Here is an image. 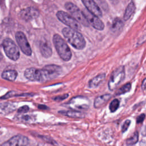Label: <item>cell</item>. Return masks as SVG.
Here are the masks:
<instances>
[{
	"label": "cell",
	"instance_id": "cell-1",
	"mask_svg": "<svg viewBox=\"0 0 146 146\" xmlns=\"http://www.w3.org/2000/svg\"><path fill=\"white\" fill-rule=\"evenodd\" d=\"M62 72L60 66L48 64L42 69L29 68L26 69L24 75L27 79L34 82H45L58 77Z\"/></svg>",
	"mask_w": 146,
	"mask_h": 146
},
{
	"label": "cell",
	"instance_id": "cell-2",
	"mask_svg": "<svg viewBox=\"0 0 146 146\" xmlns=\"http://www.w3.org/2000/svg\"><path fill=\"white\" fill-rule=\"evenodd\" d=\"M62 34L67 41L77 50L83 49L86 44L84 36L81 33L75 29L64 27L62 30Z\"/></svg>",
	"mask_w": 146,
	"mask_h": 146
},
{
	"label": "cell",
	"instance_id": "cell-3",
	"mask_svg": "<svg viewBox=\"0 0 146 146\" xmlns=\"http://www.w3.org/2000/svg\"><path fill=\"white\" fill-rule=\"evenodd\" d=\"M52 42L60 58L64 61H68L72 57V52L65 40L58 34H54Z\"/></svg>",
	"mask_w": 146,
	"mask_h": 146
},
{
	"label": "cell",
	"instance_id": "cell-4",
	"mask_svg": "<svg viewBox=\"0 0 146 146\" xmlns=\"http://www.w3.org/2000/svg\"><path fill=\"white\" fill-rule=\"evenodd\" d=\"M2 46L6 55L10 59L16 61L19 58L20 52L19 48L12 39L10 38L5 39L2 43Z\"/></svg>",
	"mask_w": 146,
	"mask_h": 146
},
{
	"label": "cell",
	"instance_id": "cell-5",
	"mask_svg": "<svg viewBox=\"0 0 146 146\" xmlns=\"http://www.w3.org/2000/svg\"><path fill=\"white\" fill-rule=\"evenodd\" d=\"M64 7L70 14L81 25L84 26H89L90 23L85 15L77 6L71 2H68L64 4Z\"/></svg>",
	"mask_w": 146,
	"mask_h": 146
},
{
	"label": "cell",
	"instance_id": "cell-6",
	"mask_svg": "<svg viewBox=\"0 0 146 146\" xmlns=\"http://www.w3.org/2000/svg\"><path fill=\"white\" fill-rule=\"evenodd\" d=\"M125 77V69L124 66H120L115 69L111 74L110 78L108 87L110 90H115Z\"/></svg>",
	"mask_w": 146,
	"mask_h": 146
},
{
	"label": "cell",
	"instance_id": "cell-7",
	"mask_svg": "<svg viewBox=\"0 0 146 146\" xmlns=\"http://www.w3.org/2000/svg\"><path fill=\"white\" fill-rule=\"evenodd\" d=\"M57 18L68 27L80 30L81 29L80 23L76 21L72 15L63 11H59L56 13Z\"/></svg>",
	"mask_w": 146,
	"mask_h": 146
},
{
	"label": "cell",
	"instance_id": "cell-8",
	"mask_svg": "<svg viewBox=\"0 0 146 146\" xmlns=\"http://www.w3.org/2000/svg\"><path fill=\"white\" fill-rule=\"evenodd\" d=\"M15 39L23 54L27 56L31 55L32 50L25 34L22 31H17L15 33Z\"/></svg>",
	"mask_w": 146,
	"mask_h": 146
},
{
	"label": "cell",
	"instance_id": "cell-9",
	"mask_svg": "<svg viewBox=\"0 0 146 146\" xmlns=\"http://www.w3.org/2000/svg\"><path fill=\"white\" fill-rule=\"evenodd\" d=\"M89 104L90 102L88 99L83 96L75 97L68 103L69 108L75 111L86 110L89 107Z\"/></svg>",
	"mask_w": 146,
	"mask_h": 146
},
{
	"label": "cell",
	"instance_id": "cell-10",
	"mask_svg": "<svg viewBox=\"0 0 146 146\" xmlns=\"http://www.w3.org/2000/svg\"><path fill=\"white\" fill-rule=\"evenodd\" d=\"M29 139L23 135H17L1 144V146H26L29 144Z\"/></svg>",
	"mask_w": 146,
	"mask_h": 146
},
{
	"label": "cell",
	"instance_id": "cell-11",
	"mask_svg": "<svg viewBox=\"0 0 146 146\" xmlns=\"http://www.w3.org/2000/svg\"><path fill=\"white\" fill-rule=\"evenodd\" d=\"M83 12L87 19L89 23L91 24L94 29L100 31L104 29V25L100 19L99 17L91 14L88 10H84Z\"/></svg>",
	"mask_w": 146,
	"mask_h": 146
},
{
	"label": "cell",
	"instance_id": "cell-12",
	"mask_svg": "<svg viewBox=\"0 0 146 146\" xmlns=\"http://www.w3.org/2000/svg\"><path fill=\"white\" fill-rule=\"evenodd\" d=\"M84 6L90 13L98 17H101L103 15L102 11L94 0H81Z\"/></svg>",
	"mask_w": 146,
	"mask_h": 146
},
{
	"label": "cell",
	"instance_id": "cell-13",
	"mask_svg": "<svg viewBox=\"0 0 146 146\" xmlns=\"http://www.w3.org/2000/svg\"><path fill=\"white\" fill-rule=\"evenodd\" d=\"M38 15V11L33 8L29 7L23 10L21 12V17L25 20H29L36 17Z\"/></svg>",
	"mask_w": 146,
	"mask_h": 146
},
{
	"label": "cell",
	"instance_id": "cell-14",
	"mask_svg": "<svg viewBox=\"0 0 146 146\" xmlns=\"http://www.w3.org/2000/svg\"><path fill=\"white\" fill-rule=\"evenodd\" d=\"M111 95L110 94H104L100 96H98L97 98H95L94 103V107L96 108H100L103 104L106 103L108 100L111 98Z\"/></svg>",
	"mask_w": 146,
	"mask_h": 146
},
{
	"label": "cell",
	"instance_id": "cell-15",
	"mask_svg": "<svg viewBox=\"0 0 146 146\" xmlns=\"http://www.w3.org/2000/svg\"><path fill=\"white\" fill-rule=\"evenodd\" d=\"M106 74L102 73L99 74L96 76H95L91 79L88 82V87L90 88H95L98 87L105 79Z\"/></svg>",
	"mask_w": 146,
	"mask_h": 146
},
{
	"label": "cell",
	"instance_id": "cell-16",
	"mask_svg": "<svg viewBox=\"0 0 146 146\" xmlns=\"http://www.w3.org/2000/svg\"><path fill=\"white\" fill-rule=\"evenodd\" d=\"M40 50L41 54L44 58H48L52 55V49L47 42H42L40 44Z\"/></svg>",
	"mask_w": 146,
	"mask_h": 146
},
{
	"label": "cell",
	"instance_id": "cell-17",
	"mask_svg": "<svg viewBox=\"0 0 146 146\" xmlns=\"http://www.w3.org/2000/svg\"><path fill=\"white\" fill-rule=\"evenodd\" d=\"M17 72L14 70L3 71L1 74V76L3 79L9 81L15 80L17 77Z\"/></svg>",
	"mask_w": 146,
	"mask_h": 146
},
{
	"label": "cell",
	"instance_id": "cell-18",
	"mask_svg": "<svg viewBox=\"0 0 146 146\" xmlns=\"http://www.w3.org/2000/svg\"><path fill=\"white\" fill-rule=\"evenodd\" d=\"M135 10V3L131 1L127 6L126 9L125 10L123 19L124 21H127L130 18L131 15L133 14Z\"/></svg>",
	"mask_w": 146,
	"mask_h": 146
},
{
	"label": "cell",
	"instance_id": "cell-19",
	"mask_svg": "<svg viewBox=\"0 0 146 146\" xmlns=\"http://www.w3.org/2000/svg\"><path fill=\"white\" fill-rule=\"evenodd\" d=\"M59 112L62 113L63 115H64L66 116H67L70 117H73V118H82L84 116V113H83L82 112L79 111H75V110L60 111Z\"/></svg>",
	"mask_w": 146,
	"mask_h": 146
},
{
	"label": "cell",
	"instance_id": "cell-20",
	"mask_svg": "<svg viewBox=\"0 0 146 146\" xmlns=\"http://www.w3.org/2000/svg\"><path fill=\"white\" fill-rule=\"evenodd\" d=\"M124 25L123 21L119 18H116L113 21L112 26H111V30L113 33L117 32L121 30Z\"/></svg>",
	"mask_w": 146,
	"mask_h": 146
},
{
	"label": "cell",
	"instance_id": "cell-21",
	"mask_svg": "<svg viewBox=\"0 0 146 146\" xmlns=\"http://www.w3.org/2000/svg\"><path fill=\"white\" fill-rule=\"evenodd\" d=\"M15 107L10 103H5L1 104V113H10L14 110Z\"/></svg>",
	"mask_w": 146,
	"mask_h": 146
},
{
	"label": "cell",
	"instance_id": "cell-22",
	"mask_svg": "<svg viewBox=\"0 0 146 146\" xmlns=\"http://www.w3.org/2000/svg\"><path fill=\"white\" fill-rule=\"evenodd\" d=\"M131 88V84L130 83H126L124 86H123L121 87H120L116 92V95H120L121 94H124L128 91H130Z\"/></svg>",
	"mask_w": 146,
	"mask_h": 146
},
{
	"label": "cell",
	"instance_id": "cell-23",
	"mask_svg": "<svg viewBox=\"0 0 146 146\" xmlns=\"http://www.w3.org/2000/svg\"><path fill=\"white\" fill-rule=\"evenodd\" d=\"M119 103H120V102L118 99H113L111 102L110 106H109V108H110V110L111 111V112H113L116 111L119 106Z\"/></svg>",
	"mask_w": 146,
	"mask_h": 146
},
{
	"label": "cell",
	"instance_id": "cell-24",
	"mask_svg": "<svg viewBox=\"0 0 146 146\" xmlns=\"http://www.w3.org/2000/svg\"><path fill=\"white\" fill-rule=\"evenodd\" d=\"M138 133L137 132H135L134 134L131 136V137L129 138L127 140V144L128 145H132L136 144L138 141Z\"/></svg>",
	"mask_w": 146,
	"mask_h": 146
},
{
	"label": "cell",
	"instance_id": "cell-25",
	"mask_svg": "<svg viewBox=\"0 0 146 146\" xmlns=\"http://www.w3.org/2000/svg\"><path fill=\"white\" fill-rule=\"evenodd\" d=\"M68 96V94H64V95H62L56 96L53 98L52 99L55 100V101H61V100H63L66 99Z\"/></svg>",
	"mask_w": 146,
	"mask_h": 146
},
{
	"label": "cell",
	"instance_id": "cell-26",
	"mask_svg": "<svg viewBox=\"0 0 146 146\" xmlns=\"http://www.w3.org/2000/svg\"><path fill=\"white\" fill-rule=\"evenodd\" d=\"M130 123H131V121H130V120H127L124 123V124H123V125H122V128H121V131H122V132H125V131L127 130V129H128V127H129Z\"/></svg>",
	"mask_w": 146,
	"mask_h": 146
},
{
	"label": "cell",
	"instance_id": "cell-27",
	"mask_svg": "<svg viewBox=\"0 0 146 146\" xmlns=\"http://www.w3.org/2000/svg\"><path fill=\"white\" fill-rule=\"evenodd\" d=\"M29 110V107L27 106H23L22 107H21L18 110V112L19 113H23L27 112Z\"/></svg>",
	"mask_w": 146,
	"mask_h": 146
},
{
	"label": "cell",
	"instance_id": "cell-28",
	"mask_svg": "<svg viewBox=\"0 0 146 146\" xmlns=\"http://www.w3.org/2000/svg\"><path fill=\"white\" fill-rule=\"evenodd\" d=\"M144 118H145V115L144 114H141L140 115L137 119V123H141L143 120H144Z\"/></svg>",
	"mask_w": 146,
	"mask_h": 146
},
{
	"label": "cell",
	"instance_id": "cell-29",
	"mask_svg": "<svg viewBox=\"0 0 146 146\" xmlns=\"http://www.w3.org/2000/svg\"><path fill=\"white\" fill-rule=\"evenodd\" d=\"M141 88H142V89H143V90L146 89V78L144 79V80H143V82H142V84H141Z\"/></svg>",
	"mask_w": 146,
	"mask_h": 146
},
{
	"label": "cell",
	"instance_id": "cell-30",
	"mask_svg": "<svg viewBox=\"0 0 146 146\" xmlns=\"http://www.w3.org/2000/svg\"><path fill=\"white\" fill-rule=\"evenodd\" d=\"M38 108H40V109H41V108H43L44 109H46L47 107L46 106H44V105H39V106H38Z\"/></svg>",
	"mask_w": 146,
	"mask_h": 146
}]
</instances>
